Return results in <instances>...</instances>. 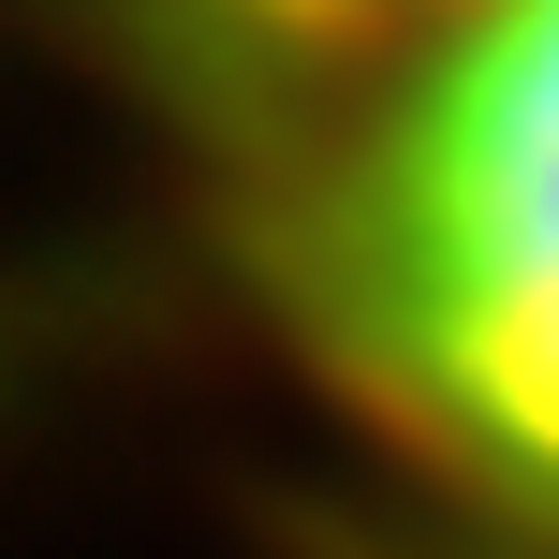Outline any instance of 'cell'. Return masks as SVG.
I'll list each match as a JSON object with an SVG mask.
<instances>
[{"mask_svg": "<svg viewBox=\"0 0 559 559\" xmlns=\"http://www.w3.org/2000/svg\"><path fill=\"white\" fill-rule=\"evenodd\" d=\"M251 295L324 442L442 559H559V0H442L309 88Z\"/></svg>", "mask_w": 559, "mask_h": 559, "instance_id": "cell-1", "label": "cell"}, {"mask_svg": "<svg viewBox=\"0 0 559 559\" xmlns=\"http://www.w3.org/2000/svg\"><path fill=\"white\" fill-rule=\"evenodd\" d=\"M442 0H118V29H133L163 74L192 88H236V104H309V88H338L354 59H383L397 29H427Z\"/></svg>", "mask_w": 559, "mask_h": 559, "instance_id": "cell-2", "label": "cell"}]
</instances>
